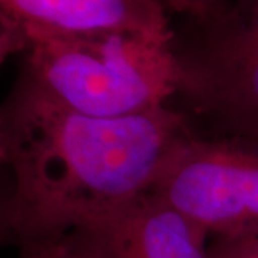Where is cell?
<instances>
[{"mask_svg": "<svg viewBox=\"0 0 258 258\" xmlns=\"http://www.w3.org/2000/svg\"><path fill=\"white\" fill-rule=\"evenodd\" d=\"M29 46L26 28L0 9V64L9 56L25 52Z\"/></svg>", "mask_w": 258, "mask_h": 258, "instance_id": "52a82bcc", "label": "cell"}, {"mask_svg": "<svg viewBox=\"0 0 258 258\" xmlns=\"http://www.w3.org/2000/svg\"><path fill=\"white\" fill-rule=\"evenodd\" d=\"M189 131L188 118L172 105L95 118L57 106L18 79L0 103L13 244L56 240L148 194L166 155Z\"/></svg>", "mask_w": 258, "mask_h": 258, "instance_id": "6da1fadb", "label": "cell"}, {"mask_svg": "<svg viewBox=\"0 0 258 258\" xmlns=\"http://www.w3.org/2000/svg\"><path fill=\"white\" fill-rule=\"evenodd\" d=\"M28 35L18 79L60 108L113 119L155 111L175 101L181 69L174 30Z\"/></svg>", "mask_w": 258, "mask_h": 258, "instance_id": "7a4b0ae2", "label": "cell"}, {"mask_svg": "<svg viewBox=\"0 0 258 258\" xmlns=\"http://www.w3.org/2000/svg\"><path fill=\"white\" fill-rule=\"evenodd\" d=\"M161 2H162V0H161Z\"/></svg>", "mask_w": 258, "mask_h": 258, "instance_id": "4fadbf2b", "label": "cell"}, {"mask_svg": "<svg viewBox=\"0 0 258 258\" xmlns=\"http://www.w3.org/2000/svg\"><path fill=\"white\" fill-rule=\"evenodd\" d=\"M165 8L191 19H205L228 5L227 0H162Z\"/></svg>", "mask_w": 258, "mask_h": 258, "instance_id": "30bf717a", "label": "cell"}, {"mask_svg": "<svg viewBox=\"0 0 258 258\" xmlns=\"http://www.w3.org/2000/svg\"><path fill=\"white\" fill-rule=\"evenodd\" d=\"M82 258H211L210 238L148 192L56 238Z\"/></svg>", "mask_w": 258, "mask_h": 258, "instance_id": "5b68a950", "label": "cell"}, {"mask_svg": "<svg viewBox=\"0 0 258 258\" xmlns=\"http://www.w3.org/2000/svg\"><path fill=\"white\" fill-rule=\"evenodd\" d=\"M6 166V157H5V149L2 145V141H0V168Z\"/></svg>", "mask_w": 258, "mask_h": 258, "instance_id": "7c38bea8", "label": "cell"}, {"mask_svg": "<svg viewBox=\"0 0 258 258\" xmlns=\"http://www.w3.org/2000/svg\"><path fill=\"white\" fill-rule=\"evenodd\" d=\"M26 32L88 35L108 30L171 32L161 0H0Z\"/></svg>", "mask_w": 258, "mask_h": 258, "instance_id": "8992f818", "label": "cell"}, {"mask_svg": "<svg viewBox=\"0 0 258 258\" xmlns=\"http://www.w3.org/2000/svg\"><path fill=\"white\" fill-rule=\"evenodd\" d=\"M211 258H258V235L210 240Z\"/></svg>", "mask_w": 258, "mask_h": 258, "instance_id": "ba28073f", "label": "cell"}, {"mask_svg": "<svg viewBox=\"0 0 258 258\" xmlns=\"http://www.w3.org/2000/svg\"><path fill=\"white\" fill-rule=\"evenodd\" d=\"M151 194L210 240L258 235V141L192 129L176 142Z\"/></svg>", "mask_w": 258, "mask_h": 258, "instance_id": "277c9868", "label": "cell"}, {"mask_svg": "<svg viewBox=\"0 0 258 258\" xmlns=\"http://www.w3.org/2000/svg\"><path fill=\"white\" fill-rule=\"evenodd\" d=\"M19 249L23 258H82L59 240L32 244Z\"/></svg>", "mask_w": 258, "mask_h": 258, "instance_id": "8fae6325", "label": "cell"}, {"mask_svg": "<svg viewBox=\"0 0 258 258\" xmlns=\"http://www.w3.org/2000/svg\"><path fill=\"white\" fill-rule=\"evenodd\" d=\"M174 47L181 83L172 106L205 135L258 141V0H235Z\"/></svg>", "mask_w": 258, "mask_h": 258, "instance_id": "3957f363", "label": "cell"}, {"mask_svg": "<svg viewBox=\"0 0 258 258\" xmlns=\"http://www.w3.org/2000/svg\"><path fill=\"white\" fill-rule=\"evenodd\" d=\"M12 176L6 166L0 168V247L13 244L12 228Z\"/></svg>", "mask_w": 258, "mask_h": 258, "instance_id": "9c48e42d", "label": "cell"}]
</instances>
